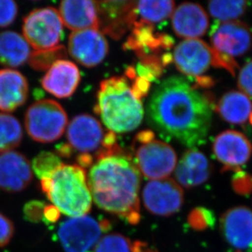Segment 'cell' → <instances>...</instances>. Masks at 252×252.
<instances>
[{
	"mask_svg": "<svg viewBox=\"0 0 252 252\" xmlns=\"http://www.w3.org/2000/svg\"><path fill=\"white\" fill-rule=\"evenodd\" d=\"M214 106L184 77L171 76L155 88L148 103V118L161 136L189 148L206 141Z\"/></svg>",
	"mask_w": 252,
	"mask_h": 252,
	"instance_id": "obj_1",
	"label": "cell"
},
{
	"mask_svg": "<svg viewBox=\"0 0 252 252\" xmlns=\"http://www.w3.org/2000/svg\"><path fill=\"white\" fill-rule=\"evenodd\" d=\"M140 173L134 160L119 146L100 150L92 165L88 184L93 202L100 209L131 224L140 221Z\"/></svg>",
	"mask_w": 252,
	"mask_h": 252,
	"instance_id": "obj_2",
	"label": "cell"
},
{
	"mask_svg": "<svg viewBox=\"0 0 252 252\" xmlns=\"http://www.w3.org/2000/svg\"><path fill=\"white\" fill-rule=\"evenodd\" d=\"M95 111L114 133H125L140 126L144 117L141 101L133 95L124 77H112L100 84Z\"/></svg>",
	"mask_w": 252,
	"mask_h": 252,
	"instance_id": "obj_3",
	"label": "cell"
},
{
	"mask_svg": "<svg viewBox=\"0 0 252 252\" xmlns=\"http://www.w3.org/2000/svg\"><path fill=\"white\" fill-rule=\"evenodd\" d=\"M41 189L60 212L73 217L90 212L93 197L85 169L79 165L63 164L48 177L41 180Z\"/></svg>",
	"mask_w": 252,
	"mask_h": 252,
	"instance_id": "obj_4",
	"label": "cell"
},
{
	"mask_svg": "<svg viewBox=\"0 0 252 252\" xmlns=\"http://www.w3.org/2000/svg\"><path fill=\"white\" fill-rule=\"evenodd\" d=\"M25 126L29 136L37 142H54L66 131L68 116L59 103L44 99L27 109Z\"/></svg>",
	"mask_w": 252,
	"mask_h": 252,
	"instance_id": "obj_5",
	"label": "cell"
},
{
	"mask_svg": "<svg viewBox=\"0 0 252 252\" xmlns=\"http://www.w3.org/2000/svg\"><path fill=\"white\" fill-rule=\"evenodd\" d=\"M110 228L107 220H96L93 217L84 216L65 220L59 226L57 234L64 252H90L102 233Z\"/></svg>",
	"mask_w": 252,
	"mask_h": 252,
	"instance_id": "obj_6",
	"label": "cell"
},
{
	"mask_svg": "<svg viewBox=\"0 0 252 252\" xmlns=\"http://www.w3.org/2000/svg\"><path fill=\"white\" fill-rule=\"evenodd\" d=\"M23 35L34 51L46 50L59 45L63 23L59 12L53 7L33 10L25 17Z\"/></svg>",
	"mask_w": 252,
	"mask_h": 252,
	"instance_id": "obj_7",
	"label": "cell"
},
{
	"mask_svg": "<svg viewBox=\"0 0 252 252\" xmlns=\"http://www.w3.org/2000/svg\"><path fill=\"white\" fill-rule=\"evenodd\" d=\"M134 162L145 178L156 181L168 178L176 169L177 157L171 145L155 139L139 144L135 150Z\"/></svg>",
	"mask_w": 252,
	"mask_h": 252,
	"instance_id": "obj_8",
	"label": "cell"
},
{
	"mask_svg": "<svg viewBox=\"0 0 252 252\" xmlns=\"http://www.w3.org/2000/svg\"><path fill=\"white\" fill-rule=\"evenodd\" d=\"M144 207L150 214L171 217L181 209L185 201L183 189L172 179L150 181L142 191Z\"/></svg>",
	"mask_w": 252,
	"mask_h": 252,
	"instance_id": "obj_9",
	"label": "cell"
},
{
	"mask_svg": "<svg viewBox=\"0 0 252 252\" xmlns=\"http://www.w3.org/2000/svg\"><path fill=\"white\" fill-rule=\"evenodd\" d=\"M226 243L237 252H252V211L244 206L227 210L220 219Z\"/></svg>",
	"mask_w": 252,
	"mask_h": 252,
	"instance_id": "obj_10",
	"label": "cell"
},
{
	"mask_svg": "<svg viewBox=\"0 0 252 252\" xmlns=\"http://www.w3.org/2000/svg\"><path fill=\"white\" fill-rule=\"evenodd\" d=\"M68 53L79 64L92 68L105 60L109 53V44L100 30L74 31L69 37Z\"/></svg>",
	"mask_w": 252,
	"mask_h": 252,
	"instance_id": "obj_11",
	"label": "cell"
},
{
	"mask_svg": "<svg viewBox=\"0 0 252 252\" xmlns=\"http://www.w3.org/2000/svg\"><path fill=\"white\" fill-rule=\"evenodd\" d=\"M211 42L217 52L228 57H239L252 48V31L244 22H217L211 31Z\"/></svg>",
	"mask_w": 252,
	"mask_h": 252,
	"instance_id": "obj_12",
	"label": "cell"
},
{
	"mask_svg": "<svg viewBox=\"0 0 252 252\" xmlns=\"http://www.w3.org/2000/svg\"><path fill=\"white\" fill-rule=\"evenodd\" d=\"M216 50L204 41L197 38L186 39L174 50L176 68L189 76H202L210 67L214 66Z\"/></svg>",
	"mask_w": 252,
	"mask_h": 252,
	"instance_id": "obj_13",
	"label": "cell"
},
{
	"mask_svg": "<svg viewBox=\"0 0 252 252\" xmlns=\"http://www.w3.org/2000/svg\"><path fill=\"white\" fill-rule=\"evenodd\" d=\"M99 29L114 39L121 38L132 29L137 18L135 1L96 2Z\"/></svg>",
	"mask_w": 252,
	"mask_h": 252,
	"instance_id": "obj_14",
	"label": "cell"
},
{
	"mask_svg": "<svg viewBox=\"0 0 252 252\" xmlns=\"http://www.w3.org/2000/svg\"><path fill=\"white\" fill-rule=\"evenodd\" d=\"M213 153L224 170L239 171L250 159L252 145L244 134L228 130L219 134L213 143Z\"/></svg>",
	"mask_w": 252,
	"mask_h": 252,
	"instance_id": "obj_15",
	"label": "cell"
},
{
	"mask_svg": "<svg viewBox=\"0 0 252 252\" xmlns=\"http://www.w3.org/2000/svg\"><path fill=\"white\" fill-rule=\"evenodd\" d=\"M131 30L124 43V50L133 51L140 60L151 56L159 57L162 51L169 50L174 45L171 36L156 32L152 24L136 21Z\"/></svg>",
	"mask_w": 252,
	"mask_h": 252,
	"instance_id": "obj_16",
	"label": "cell"
},
{
	"mask_svg": "<svg viewBox=\"0 0 252 252\" xmlns=\"http://www.w3.org/2000/svg\"><path fill=\"white\" fill-rule=\"evenodd\" d=\"M102 126L90 114L77 115L68 124L66 136L73 150L81 154H89L98 150L104 139Z\"/></svg>",
	"mask_w": 252,
	"mask_h": 252,
	"instance_id": "obj_17",
	"label": "cell"
},
{
	"mask_svg": "<svg viewBox=\"0 0 252 252\" xmlns=\"http://www.w3.org/2000/svg\"><path fill=\"white\" fill-rule=\"evenodd\" d=\"M33 179L31 163L22 153L14 150L0 154V189L18 193L28 187Z\"/></svg>",
	"mask_w": 252,
	"mask_h": 252,
	"instance_id": "obj_18",
	"label": "cell"
},
{
	"mask_svg": "<svg viewBox=\"0 0 252 252\" xmlns=\"http://www.w3.org/2000/svg\"><path fill=\"white\" fill-rule=\"evenodd\" d=\"M81 75L76 64L68 60H60L47 70L41 80L43 89L63 99L71 96L79 87Z\"/></svg>",
	"mask_w": 252,
	"mask_h": 252,
	"instance_id": "obj_19",
	"label": "cell"
},
{
	"mask_svg": "<svg viewBox=\"0 0 252 252\" xmlns=\"http://www.w3.org/2000/svg\"><path fill=\"white\" fill-rule=\"evenodd\" d=\"M171 24L178 37L193 39L207 33L209 19L201 5L195 2H183L172 13Z\"/></svg>",
	"mask_w": 252,
	"mask_h": 252,
	"instance_id": "obj_20",
	"label": "cell"
},
{
	"mask_svg": "<svg viewBox=\"0 0 252 252\" xmlns=\"http://www.w3.org/2000/svg\"><path fill=\"white\" fill-rule=\"evenodd\" d=\"M212 166L202 153L187 150L176 165V182L184 188L192 189L206 183L212 176Z\"/></svg>",
	"mask_w": 252,
	"mask_h": 252,
	"instance_id": "obj_21",
	"label": "cell"
},
{
	"mask_svg": "<svg viewBox=\"0 0 252 252\" xmlns=\"http://www.w3.org/2000/svg\"><path fill=\"white\" fill-rule=\"evenodd\" d=\"M59 14L62 23L73 31L99 30L97 3L87 0H66L61 2Z\"/></svg>",
	"mask_w": 252,
	"mask_h": 252,
	"instance_id": "obj_22",
	"label": "cell"
},
{
	"mask_svg": "<svg viewBox=\"0 0 252 252\" xmlns=\"http://www.w3.org/2000/svg\"><path fill=\"white\" fill-rule=\"evenodd\" d=\"M29 84L27 78L12 69H0V110L11 112L27 102Z\"/></svg>",
	"mask_w": 252,
	"mask_h": 252,
	"instance_id": "obj_23",
	"label": "cell"
},
{
	"mask_svg": "<svg viewBox=\"0 0 252 252\" xmlns=\"http://www.w3.org/2000/svg\"><path fill=\"white\" fill-rule=\"evenodd\" d=\"M31 48L26 38L14 31L0 33V63L8 67H19L28 62Z\"/></svg>",
	"mask_w": 252,
	"mask_h": 252,
	"instance_id": "obj_24",
	"label": "cell"
},
{
	"mask_svg": "<svg viewBox=\"0 0 252 252\" xmlns=\"http://www.w3.org/2000/svg\"><path fill=\"white\" fill-rule=\"evenodd\" d=\"M217 111L222 119L232 124H245L252 111V103L242 92L231 91L220 100Z\"/></svg>",
	"mask_w": 252,
	"mask_h": 252,
	"instance_id": "obj_25",
	"label": "cell"
},
{
	"mask_svg": "<svg viewBox=\"0 0 252 252\" xmlns=\"http://www.w3.org/2000/svg\"><path fill=\"white\" fill-rule=\"evenodd\" d=\"M23 138L22 125L16 117L0 113V154L18 147Z\"/></svg>",
	"mask_w": 252,
	"mask_h": 252,
	"instance_id": "obj_26",
	"label": "cell"
},
{
	"mask_svg": "<svg viewBox=\"0 0 252 252\" xmlns=\"http://www.w3.org/2000/svg\"><path fill=\"white\" fill-rule=\"evenodd\" d=\"M173 1H140L136 2L137 16L140 22L152 24L162 22L171 17L175 9Z\"/></svg>",
	"mask_w": 252,
	"mask_h": 252,
	"instance_id": "obj_27",
	"label": "cell"
},
{
	"mask_svg": "<svg viewBox=\"0 0 252 252\" xmlns=\"http://www.w3.org/2000/svg\"><path fill=\"white\" fill-rule=\"evenodd\" d=\"M248 8V2L238 1H211L208 9L212 17L220 22H233L242 17Z\"/></svg>",
	"mask_w": 252,
	"mask_h": 252,
	"instance_id": "obj_28",
	"label": "cell"
},
{
	"mask_svg": "<svg viewBox=\"0 0 252 252\" xmlns=\"http://www.w3.org/2000/svg\"><path fill=\"white\" fill-rule=\"evenodd\" d=\"M66 57V48L63 45H58L50 49L31 52L28 63L34 70L44 71L50 69L57 61L64 60Z\"/></svg>",
	"mask_w": 252,
	"mask_h": 252,
	"instance_id": "obj_29",
	"label": "cell"
},
{
	"mask_svg": "<svg viewBox=\"0 0 252 252\" xmlns=\"http://www.w3.org/2000/svg\"><path fill=\"white\" fill-rule=\"evenodd\" d=\"M62 164L63 162L58 155L54 153L44 151L38 154L33 158L31 168L38 179L43 180L50 176Z\"/></svg>",
	"mask_w": 252,
	"mask_h": 252,
	"instance_id": "obj_30",
	"label": "cell"
},
{
	"mask_svg": "<svg viewBox=\"0 0 252 252\" xmlns=\"http://www.w3.org/2000/svg\"><path fill=\"white\" fill-rule=\"evenodd\" d=\"M93 252H132V243L123 234L110 233L101 237Z\"/></svg>",
	"mask_w": 252,
	"mask_h": 252,
	"instance_id": "obj_31",
	"label": "cell"
},
{
	"mask_svg": "<svg viewBox=\"0 0 252 252\" xmlns=\"http://www.w3.org/2000/svg\"><path fill=\"white\" fill-rule=\"evenodd\" d=\"M216 218L211 210L205 207L193 208L188 216V223L191 228L197 231L207 230L214 227Z\"/></svg>",
	"mask_w": 252,
	"mask_h": 252,
	"instance_id": "obj_32",
	"label": "cell"
},
{
	"mask_svg": "<svg viewBox=\"0 0 252 252\" xmlns=\"http://www.w3.org/2000/svg\"><path fill=\"white\" fill-rule=\"evenodd\" d=\"M45 202L39 200H33L26 203L23 209L24 218L31 223H39L43 221V213L45 209Z\"/></svg>",
	"mask_w": 252,
	"mask_h": 252,
	"instance_id": "obj_33",
	"label": "cell"
},
{
	"mask_svg": "<svg viewBox=\"0 0 252 252\" xmlns=\"http://www.w3.org/2000/svg\"><path fill=\"white\" fill-rule=\"evenodd\" d=\"M18 7L12 0H0V28L12 25L17 18Z\"/></svg>",
	"mask_w": 252,
	"mask_h": 252,
	"instance_id": "obj_34",
	"label": "cell"
},
{
	"mask_svg": "<svg viewBox=\"0 0 252 252\" xmlns=\"http://www.w3.org/2000/svg\"><path fill=\"white\" fill-rule=\"evenodd\" d=\"M233 190L240 195H248L252 192V176L241 170L236 171L232 181Z\"/></svg>",
	"mask_w": 252,
	"mask_h": 252,
	"instance_id": "obj_35",
	"label": "cell"
},
{
	"mask_svg": "<svg viewBox=\"0 0 252 252\" xmlns=\"http://www.w3.org/2000/svg\"><path fill=\"white\" fill-rule=\"evenodd\" d=\"M238 84L245 95L252 98V60L241 69Z\"/></svg>",
	"mask_w": 252,
	"mask_h": 252,
	"instance_id": "obj_36",
	"label": "cell"
},
{
	"mask_svg": "<svg viewBox=\"0 0 252 252\" xmlns=\"http://www.w3.org/2000/svg\"><path fill=\"white\" fill-rule=\"evenodd\" d=\"M14 232V224L12 220L0 212V248L9 243Z\"/></svg>",
	"mask_w": 252,
	"mask_h": 252,
	"instance_id": "obj_37",
	"label": "cell"
},
{
	"mask_svg": "<svg viewBox=\"0 0 252 252\" xmlns=\"http://www.w3.org/2000/svg\"><path fill=\"white\" fill-rule=\"evenodd\" d=\"M150 84L151 82L148 79L142 78V77L136 76L133 79V84L131 88V92L133 95L136 96L139 100L141 98H145L150 92Z\"/></svg>",
	"mask_w": 252,
	"mask_h": 252,
	"instance_id": "obj_38",
	"label": "cell"
},
{
	"mask_svg": "<svg viewBox=\"0 0 252 252\" xmlns=\"http://www.w3.org/2000/svg\"><path fill=\"white\" fill-rule=\"evenodd\" d=\"M60 215H61V212L55 206L47 205L44 209V213H43V221L45 222L47 224L57 223V220H59Z\"/></svg>",
	"mask_w": 252,
	"mask_h": 252,
	"instance_id": "obj_39",
	"label": "cell"
},
{
	"mask_svg": "<svg viewBox=\"0 0 252 252\" xmlns=\"http://www.w3.org/2000/svg\"><path fill=\"white\" fill-rule=\"evenodd\" d=\"M153 140H155L154 131L145 130V131H140L136 135L135 141L138 144H144V143L150 142Z\"/></svg>",
	"mask_w": 252,
	"mask_h": 252,
	"instance_id": "obj_40",
	"label": "cell"
},
{
	"mask_svg": "<svg viewBox=\"0 0 252 252\" xmlns=\"http://www.w3.org/2000/svg\"><path fill=\"white\" fill-rule=\"evenodd\" d=\"M57 150V155L62 156V157L69 158L72 155L73 153V149L69 144H60L57 145L56 147Z\"/></svg>",
	"mask_w": 252,
	"mask_h": 252,
	"instance_id": "obj_41",
	"label": "cell"
},
{
	"mask_svg": "<svg viewBox=\"0 0 252 252\" xmlns=\"http://www.w3.org/2000/svg\"><path fill=\"white\" fill-rule=\"evenodd\" d=\"M132 252H157L154 248H150L147 243L140 241L132 243Z\"/></svg>",
	"mask_w": 252,
	"mask_h": 252,
	"instance_id": "obj_42",
	"label": "cell"
},
{
	"mask_svg": "<svg viewBox=\"0 0 252 252\" xmlns=\"http://www.w3.org/2000/svg\"><path fill=\"white\" fill-rule=\"evenodd\" d=\"M77 162L79 163V167L85 168L90 167L93 163V158L89 154H81L77 158Z\"/></svg>",
	"mask_w": 252,
	"mask_h": 252,
	"instance_id": "obj_43",
	"label": "cell"
},
{
	"mask_svg": "<svg viewBox=\"0 0 252 252\" xmlns=\"http://www.w3.org/2000/svg\"><path fill=\"white\" fill-rule=\"evenodd\" d=\"M197 84L202 88H208L214 84V81L210 77L201 76L197 78Z\"/></svg>",
	"mask_w": 252,
	"mask_h": 252,
	"instance_id": "obj_44",
	"label": "cell"
},
{
	"mask_svg": "<svg viewBox=\"0 0 252 252\" xmlns=\"http://www.w3.org/2000/svg\"><path fill=\"white\" fill-rule=\"evenodd\" d=\"M249 120H250L251 124L252 125V111L251 113L250 116H249Z\"/></svg>",
	"mask_w": 252,
	"mask_h": 252,
	"instance_id": "obj_45",
	"label": "cell"
},
{
	"mask_svg": "<svg viewBox=\"0 0 252 252\" xmlns=\"http://www.w3.org/2000/svg\"><path fill=\"white\" fill-rule=\"evenodd\" d=\"M234 252V251H233V250H229V251H227V252Z\"/></svg>",
	"mask_w": 252,
	"mask_h": 252,
	"instance_id": "obj_46",
	"label": "cell"
}]
</instances>
